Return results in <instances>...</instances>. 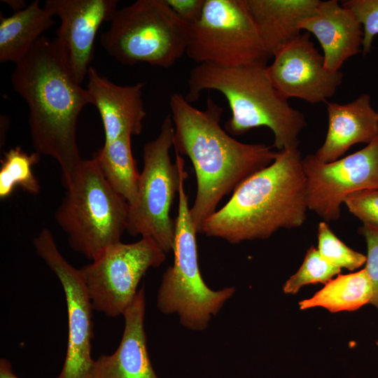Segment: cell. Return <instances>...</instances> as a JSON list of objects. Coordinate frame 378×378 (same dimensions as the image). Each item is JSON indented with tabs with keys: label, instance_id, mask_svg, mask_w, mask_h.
Returning a JSON list of instances; mask_svg holds the SVG:
<instances>
[{
	"label": "cell",
	"instance_id": "7",
	"mask_svg": "<svg viewBox=\"0 0 378 378\" xmlns=\"http://www.w3.org/2000/svg\"><path fill=\"white\" fill-rule=\"evenodd\" d=\"M190 31L164 0H137L118 8L100 41L122 64L169 68L186 52Z\"/></svg>",
	"mask_w": 378,
	"mask_h": 378
},
{
	"label": "cell",
	"instance_id": "24",
	"mask_svg": "<svg viewBox=\"0 0 378 378\" xmlns=\"http://www.w3.org/2000/svg\"><path fill=\"white\" fill-rule=\"evenodd\" d=\"M341 271L342 269L325 260L316 248L311 246L299 270L285 282L283 290L287 294H295L306 285L326 284Z\"/></svg>",
	"mask_w": 378,
	"mask_h": 378
},
{
	"label": "cell",
	"instance_id": "31",
	"mask_svg": "<svg viewBox=\"0 0 378 378\" xmlns=\"http://www.w3.org/2000/svg\"><path fill=\"white\" fill-rule=\"evenodd\" d=\"M3 1L6 2V4H8L14 10V12L21 10L27 6L24 2L21 0H4Z\"/></svg>",
	"mask_w": 378,
	"mask_h": 378
},
{
	"label": "cell",
	"instance_id": "18",
	"mask_svg": "<svg viewBox=\"0 0 378 378\" xmlns=\"http://www.w3.org/2000/svg\"><path fill=\"white\" fill-rule=\"evenodd\" d=\"M328 127L323 145L314 155L322 163L338 160L351 146L370 143L378 135V117L371 98L362 94L346 104H327Z\"/></svg>",
	"mask_w": 378,
	"mask_h": 378
},
{
	"label": "cell",
	"instance_id": "23",
	"mask_svg": "<svg viewBox=\"0 0 378 378\" xmlns=\"http://www.w3.org/2000/svg\"><path fill=\"white\" fill-rule=\"evenodd\" d=\"M41 155L36 152L31 154L16 146L4 153L0 167V199L9 197L16 188L37 195L40 185L33 173L32 168L37 164Z\"/></svg>",
	"mask_w": 378,
	"mask_h": 378
},
{
	"label": "cell",
	"instance_id": "3",
	"mask_svg": "<svg viewBox=\"0 0 378 378\" xmlns=\"http://www.w3.org/2000/svg\"><path fill=\"white\" fill-rule=\"evenodd\" d=\"M302 160L298 148L277 151L270 165L241 182L204 220L200 233L239 244L300 227L307 209Z\"/></svg>",
	"mask_w": 378,
	"mask_h": 378
},
{
	"label": "cell",
	"instance_id": "30",
	"mask_svg": "<svg viewBox=\"0 0 378 378\" xmlns=\"http://www.w3.org/2000/svg\"><path fill=\"white\" fill-rule=\"evenodd\" d=\"M0 378H20L13 372L10 361L4 358L0 359Z\"/></svg>",
	"mask_w": 378,
	"mask_h": 378
},
{
	"label": "cell",
	"instance_id": "8",
	"mask_svg": "<svg viewBox=\"0 0 378 378\" xmlns=\"http://www.w3.org/2000/svg\"><path fill=\"white\" fill-rule=\"evenodd\" d=\"M174 132L172 119L167 115L158 136L144 145V167L136 200L129 205L127 224L131 235L153 239L166 253L174 246L176 221L169 212L180 181L179 166L172 162L169 155Z\"/></svg>",
	"mask_w": 378,
	"mask_h": 378
},
{
	"label": "cell",
	"instance_id": "15",
	"mask_svg": "<svg viewBox=\"0 0 378 378\" xmlns=\"http://www.w3.org/2000/svg\"><path fill=\"white\" fill-rule=\"evenodd\" d=\"M87 90L103 124L104 142L129 134H140L146 116L142 99L144 83L118 85L101 76L92 66L88 71Z\"/></svg>",
	"mask_w": 378,
	"mask_h": 378
},
{
	"label": "cell",
	"instance_id": "29",
	"mask_svg": "<svg viewBox=\"0 0 378 378\" xmlns=\"http://www.w3.org/2000/svg\"><path fill=\"white\" fill-rule=\"evenodd\" d=\"M183 22L191 25L201 17L205 0H164Z\"/></svg>",
	"mask_w": 378,
	"mask_h": 378
},
{
	"label": "cell",
	"instance_id": "5",
	"mask_svg": "<svg viewBox=\"0 0 378 378\" xmlns=\"http://www.w3.org/2000/svg\"><path fill=\"white\" fill-rule=\"evenodd\" d=\"M55 218L70 247L90 260L121 241L129 204L108 183L94 157L83 160Z\"/></svg>",
	"mask_w": 378,
	"mask_h": 378
},
{
	"label": "cell",
	"instance_id": "19",
	"mask_svg": "<svg viewBox=\"0 0 378 378\" xmlns=\"http://www.w3.org/2000/svg\"><path fill=\"white\" fill-rule=\"evenodd\" d=\"M320 0H246L265 49L273 57L301 34L300 23L316 10Z\"/></svg>",
	"mask_w": 378,
	"mask_h": 378
},
{
	"label": "cell",
	"instance_id": "25",
	"mask_svg": "<svg viewBox=\"0 0 378 378\" xmlns=\"http://www.w3.org/2000/svg\"><path fill=\"white\" fill-rule=\"evenodd\" d=\"M317 249L330 264L350 271L360 267L367 260L366 255L351 249L342 241L326 221L318 224Z\"/></svg>",
	"mask_w": 378,
	"mask_h": 378
},
{
	"label": "cell",
	"instance_id": "33",
	"mask_svg": "<svg viewBox=\"0 0 378 378\" xmlns=\"http://www.w3.org/2000/svg\"><path fill=\"white\" fill-rule=\"evenodd\" d=\"M376 343H377V346H378V340L377 341V342H376Z\"/></svg>",
	"mask_w": 378,
	"mask_h": 378
},
{
	"label": "cell",
	"instance_id": "6",
	"mask_svg": "<svg viewBox=\"0 0 378 378\" xmlns=\"http://www.w3.org/2000/svg\"><path fill=\"white\" fill-rule=\"evenodd\" d=\"M180 169L178 204L173 246L174 262L164 272L157 297L158 309L176 314L185 328L202 331L234 293V287L214 290L204 281L198 264L196 234L184 188V160L176 156Z\"/></svg>",
	"mask_w": 378,
	"mask_h": 378
},
{
	"label": "cell",
	"instance_id": "11",
	"mask_svg": "<svg viewBox=\"0 0 378 378\" xmlns=\"http://www.w3.org/2000/svg\"><path fill=\"white\" fill-rule=\"evenodd\" d=\"M38 255L58 278L66 298L68 342L63 367L56 378H90L94 361L93 306L80 269L72 266L58 250L46 228L34 239Z\"/></svg>",
	"mask_w": 378,
	"mask_h": 378
},
{
	"label": "cell",
	"instance_id": "2",
	"mask_svg": "<svg viewBox=\"0 0 378 378\" xmlns=\"http://www.w3.org/2000/svg\"><path fill=\"white\" fill-rule=\"evenodd\" d=\"M173 121L174 148L191 161L197 192L190 216L200 233L204 222L220 200L245 179L270 165L276 152L263 144L242 143L220 125L223 108L211 98L200 110L185 96L174 93L169 99Z\"/></svg>",
	"mask_w": 378,
	"mask_h": 378
},
{
	"label": "cell",
	"instance_id": "16",
	"mask_svg": "<svg viewBox=\"0 0 378 378\" xmlns=\"http://www.w3.org/2000/svg\"><path fill=\"white\" fill-rule=\"evenodd\" d=\"M300 29L318 41L324 65L330 71H340L348 59L361 51L362 26L353 11L337 0L320 1L314 12L300 23Z\"/></svg>",
	"mask_w": 378,
	"mask_h": 378
},
{
	"label": "cell",
	"instance_id": "22",
	"mask_svg": "<svg viewBox=\"0 0 378 378\" xmlns=\"http://www.w3.org/2000/svg\"><path fill=\"white\" fill-rule=\"evenodd\" d=\"M132 136L125 134L104 142L93 155L108 183L129 205L136 200L139 178L132 151Z\"/></svg>",
	"mask_w": 378,
	"mask_h": 378
},
{
	"label": "cell",
	"instance_id": "10",
	"mask_svg": "<svg viewBox=\"0 0 378 378\" xmlns=\"http://www.w3.org/2000/svg\"><path fill=\"white\" fill-rule=\"evenodd\" d=\"M165 259L166 253L150 237L130 244L120 241L106 248L80 268L93 309L111 317L122 315L146 272Z\"/></svg>",
	"mask_w": 378,
	"mask_h": 378
},
{
	"label": "cell",
	"instance_id": "4",
	"mask_svg": "<svg viewBox=\"0 0 378 378\" xmlns=\"http://www.w3.org/2000/svg\"><path fill=\"white\" fill-rule=\"evenodd\" d=\"M267 66L264 64L234 67L197 64L190 72L185 98L192 103L204 90L218 91L225 97L231 111V117L225 124L228 134L241 135L266 127L272 132V146L279 151L298 148L299 134L307 125L305 118L275 88Z\"/></svg>",
	"mask_w": 378,
	"mask_h": 378
},
{
	"label": "cell",
	"instance_id": "13",
	"mask_svg": "<svg viewBox=\"0 0 378 378\" xmlns=\"http://www.w3.org/2000/svg\"><path fill=\"white\" fill-rule=\"evenodd\" d=\"M267 71L272 83L286 98H298L311 104L326 102L341 85L342 73L324 65L323 56L310 39L301 34L274 56Z\"/></svg>",
	"mask_w": 378,
	"mask_h": 378
},
{
	"label": "cell",
	"instance_id": "9",
	"mask_svg": "<svg viewBox=\"0 0 378 378\" xmlns=\"http://www.w3.org/2000/svg\"><path fill=\"white\" fill-rule=\"evenodd\" d=\"M186 54L198 64L223 67L267 64L271 57L246 0H205L201 17L190 25Z\"/></svg>",
	"mask_w": 378,
	"mask_h": 378
},
{
	"label": "cell",
	"instance_id": "32",
	"mask_svg": "<svg viewBox=\"0 0 378 378\" xmlns=\"http://www.w3.org/2000/svg\"><path fill=\"white\" fill-rule=\"evenodd\" d=\"M377 117H378V110L377 111Z\"/></svg>",
	"mask_w": 378,
	"mask_h": 378
},
{
	"label": "cell",
	"instance_id": "12",
	"mask_svg": "<svg viewBox=\"0 0 378 378\" xmlns=\"http://www.w3.org/2000/svg\"><path fill=\"white\" fill-rule=\"evenodd\" d=\"M307 208L325 221L340 216V206L355 192L378 188V135L361 150L322 163L314 155L302 160Z\"/></svg>",
	"mask_w": 378,
	"mask_h": 378
},
{
	"label": "cell",
	"instance_id": "14",
	"mask_svg": "<svg viewBox=\"0 0 378 378\" xmlns=\"http://www.w3.org/2000/svg\"><path fill=\"white\" fill-rule=\"evenodd\" d=\"M118 4L116 0H48L45 3L44 8L50 15L61 20L56 39L80 84L94 57L97 33L103 22L111 21Z\"/></svg>",
	"mask_w": 378,
	"mask_h": 378
},
{
	"label": "cell",
	"instance_id": "21",
	"mask_svg": "<svg viewBox=\"0 0 378 378\" xmlns=\"http://www.w3.org/2000/svg\"><path fill=\"white\" fill-rule=\"evenodd\" d=\"M373 287L364 268L356 272L338 274L312 298L299 302L300 309L323 307L332 313L351 312L370 304Z\"/></svg>",
	"mask_w": 378,
	"mask_h": 378
},
{
	"label": "cell",
	"instance_id": "17",
	"mask_svg": "<svg viewBox=\"0 0 378 378\" xmlns=\"http://www.w3.org/2000/svg\"><path fill=\"white\" fill-rule=\"evenodd\" d=\"M146 297L139 289L122 316L125 327L117 349L94 360L90 378H159L148 356L144 329Z\"/></svg>",
	"mask_w": 378,
	"mask_h": 378
},
{
	"label": "cell",
	"instance_id": "28",
	"mask_svg": "<svg viewBox=\"0 0 378 378\" xmlns=\"http://www.w3.org/2000/svg\"><path fill=\"white\" fill-rule=\"evenodd\" d=\"M358 233L365 237L368 248L365 269L370 276L373 287V296L370 304L378 310V228L363 224L358 229Z\"/></svg>",
	"mask_w": 378,
	"mask_h": 378
},
{
	"label": "cell",
	"instance_id": "27",
	"mask_svg": "<svg viewBox=\"0 0 378 378\" xmlns=\"http://www.w3.org/2000/svg\"><path fill=\"white\" fill-rule=\"evenodd\" d=\"M344 203L363 224L378 228V188L351 193L346 197Z\"/></svg>",
	"mask_w": 378,
	"mask_h": 378
},
{
	"label": "cell",
	"instance_id": "26",
	"mask_svg": "<svg viewBox=\"0 0 378 378\" xmlns=\"http://www.w3.org/2000/svg\"><path fill=\"white\" fill-rule=\"evenodd\" d=\"M342 5L355 14L363 29L362 52H370L374 37L378 35V0H348Z\"/></svg>",
	"mask_w": 378,
	"mask_h": 378
},
{
	"label": "cell",
	"instance_id": "20",
	"mask_svg": "<svg viewBox=\"0 0 378 378\" xmlns=\"http://www.w3.org/2000/svg\"><path fill=\"white\" fill-rule=\"evenodd\" d=\"M54 24L52 16L38 0L9 17L1 15L0 62L18 63Z\"/></svg>",
	"mask_w": 378,
	"mask_h": 378
},
{
	"label": "cell",
	"instance_id": "1",
	"mask_svg": "<svg viewBox=\"0 0 378 378\" xmlns=\"http://www.w3.org/2000/svg\"><path fill=\"white\" fill-rule=\"evenodd\" d=\"M14 90L29 107V125L35 152L53 158L66 188L83 161L76 140L79 114L92 101L74 76L55 38L43 36L10 75Z\"/></svg>",
	"mask_w": 378,
	"mask_h": 378
}]
</instances>
